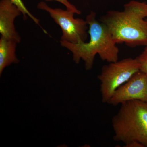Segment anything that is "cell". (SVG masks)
I'll return each mask as SVG.
<instances>
[{"instance_id":"5b68a950","label":"cell","mask_w":147,"mask_h":147,"mask_svg":"<svg viewBox=\"0 0 147 147\" xmlns=\"http://www.w3.org/2000/svg\"><path fill=\"white\" fill-rule=\"evenodd\" d=\"M37 8L49 13L62 31L61 40L71 43L85 42L88 37V23L82 18H75L74 12L61 9H53L44 2L37 5Z\"/></svg>"},{"instance_id":"3957f363","label":"cell","mask_w":147,"mask_h":147,"mask_svg":"<svg viewBox=\"0 0 147 147\" xmlns=\"http://www.w3.org/2000/svg\"><path fill=\"white\" fill-rule=\"evenodd\" d=\"M112 123L114 141L125 144L137 142L147 147V102L132 100L122 103Z\"/></svg>"},{"instance_id":"8992f818","label":"cell","mask_w":147,"mask_h":147,"mask_svg":"<svg viewBox=\"0 0 147 147\" xmlns=\"http://www.w3.org/2000/svg\"><path fill=\"white\" fill-rule=\"evenodd\" d=\"M132 100L147 102V74L140 70L119 87L107 103L116 106Z\"/></svg>"},{"instance_id":"7a4b0ae2","label":"cell","mask_w":147,"mask_h":147,"mask_svg":"<svg viewBox=\"0 0 147 147\" xmlns=\"http://www.w3.org/2000/svg\"><path fill=\"white\" fill-rule=\"evenodd\" d=\"M96 13L90 12L86 18L89 26V42L75 43L61 40V45L70 51L73 60L78 64L81 59L85 62L87 70L91 69L95 57L98 55L103 61L115 62L118 61L119 49L113 40L108 27L96 19Z\"/></svg>"},{"instance_id":"30bf717a","label":"cell","mask_w":147,"mask_h":147,"mask_svg":"<svg viewBox=\"0 0 147 147\" xmlns=\"http://www.w3.org/2000/svg\"><path fill=\"white\" fill-rule=\"evenodd\" d=\"M140 66V71L147 74V45L143 52L136 58Z\"/></svg>"},{"instance_id":"6da1fadb","label":"cell","mask_w":147,"mask_h":147,"mask_svg":"<svg viewBox=\"0 0 147 147\" xmlns=\"http://www.w3.org/2000/svg\"><path fill=\"white\" fill-rule=\"evenodd\" d=\"M123 11H109L101 18L116 44L129 47L147 45V4L131 1Z\"/></svg>"},{"instance_id":"7c38bea8","label":"cell","mask_w":147,"mask_h":147,"mask_svg":"<svg viewBox=\"0 0 147 147\" xmlns=\"http://www.w3.org/2000/svg\"><path fill=\"white\" fill-rule=\"evenodd\" d=\"M125 147H144V146L137 142H132L125 144Z\"/></svg>"},{"instance_id":"ba28073f","label":"cell","mask_w":147,"mask_h":147,"mask_svg":"<svg viewBox=\"0 0 147 147\" xmlns=\"http://www.w3.org/2000/svg\"><path fill=\"white\" fill-rule=\"evenodd\" d=\"M17 42L2 36L0 38V75L4 69L12 63H19L16 54Z\"/></svg>"},{"instance_id":"52a82bcc","label":"cell","mask_w":147,"mask_h":147,"mask_svg":"<svg viewBox=\"0 0 147 147\" xmlns=\"http://www.w3.org/2000/svg\"><path fill=\"white\" fill-rule=\"evenodd\" d=\"M21 13L11 0H1L0 1V33L1 36L13 40L17 43L21 37L16 31L14 21Z\"/></svg>"},{"instance_id":"277c9868","label":"cell","mask_w":147,"mask_h":147,"mask_svg":"<svg viewBox=\"0 0 147 147\" xmlns=\"http://www.w3.org/2000/svg\"><path fill=\"white\" fill-rule=\"evenodd\" d=\"M139 71L140 66L136 58H126L103 66L98 76L101 83L102 102L107 103L115 91Z\"/></svg>"},{"instance_id":"9c48e42d","label":"cell","mask_w":147,"mask_h":147,"mask_svg":"<svg viewBox=\"0 0 147 147\" xmlns=\"http://www.w3.org/2000/svg\"><path fill=\"white\" fill-rule=\"evenodd\" d=\"M12 3L17 7V8L19 9L21 13L24 16V19H26L27 17L29 16L30 18H31L36 24L39 25V20L38 18H36L32 13L27 9L26 7L25 6V5L22 2V0H11Z\"/></svg>"},{"instance_id":"8fae6325","label":"cell","mask_w":147,"mask_h":147,"mask_svg":"<svg viewBox=\"0 0 147 147\" xmlns=\"http://www.w3.org/2000/svg\"><path fill=\"white\" fill-rule=\"evenodd\" d=\"M46 1H54L59 2L61 3L63 5L65 6L67 10L73 11V12L76 13V14H81V11L77 9L75 6L72 5V4H71L70 2H69L68 0H46Z\"/></svg>"}]
</instances>
